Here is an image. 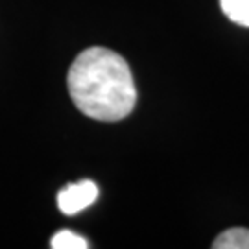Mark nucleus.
Returning a JSON list of instances; mask_svg holds the SVG:
<instances>
[{
	"mask_svg": "<svg viewBox=\"0 0 249 249\" xmlns=\"http://www.w3.org/2000/svg\"><path fill=\"white\" fill-rule=\"evenodd\" d=\"M69 90L83 115L102 122L122 120L133 111L137 89L122 55L92 46L76 57L69 71Z\"/></svg>",
	"mask_w": 249,
	"mask_h": 249,
	"instance_id": "f257e3e1",
	"label": "nucleus"
},
{
	"mask_svg": "<svg viewBox=\"0 0 249 249\" xmlns=\"http://www.w3.org/2000/svg\"><path fill=\"white\" fill-rule=\"evenodd\" d=\"M50 246L53 249H85L87 240L81 238L80 234H74L72 231H59L52 236Z\"/></svg>",
	"mask_w": 249,
	"mask_h": 249,
	"instance_id": "39448f33",
	"label": "nucleus"
},
{
	"mask_svg": "<svg viewBox=\"0 0 249 249\" xmlns=\"http://www.w3.org/2000/svg\"><path fill=\"white\" fill-rule=\"evenodd\" d=\"M225 17L240 24L249 26V0H220Z\"/></svg>",
	"mask_w": 249,
	"mask_h": 249,
	"instance_id": "20e7f679",
	"label": "nucleus"
},
{
	"mask_svg": "<svg viewBox=\"0 0 249 249\" xmlns=\"http://www.w3.org/2000/svg\"><path fill=\"white\" fill-rule=\"evenodd\" d=\"M214 249H249V229L234 227L229 231H223L213 242Z\"/></svg>",
	"mask_w": 249,
	"mask_h": 249,
	"instance_id": "7ed1b4c3",
	"label": "nucleus"
},
{
	"mask_svg": "<svg viewBox=\"0 0 249 249\" xmlns=\"http://www.w3.org/2000/svg\"><path fill=\"white\" fill-rule=\"evenodd\" d=\"M98 197V187L92 181H80L65 187L57 196V205L63 214L81 213L96 201Z\"/></svg>",
	"mask_w": 249,
	"mask_h": 249,
	"instance_id": "f03ea898",
	"label": "nucleus"
}]
</instances>
